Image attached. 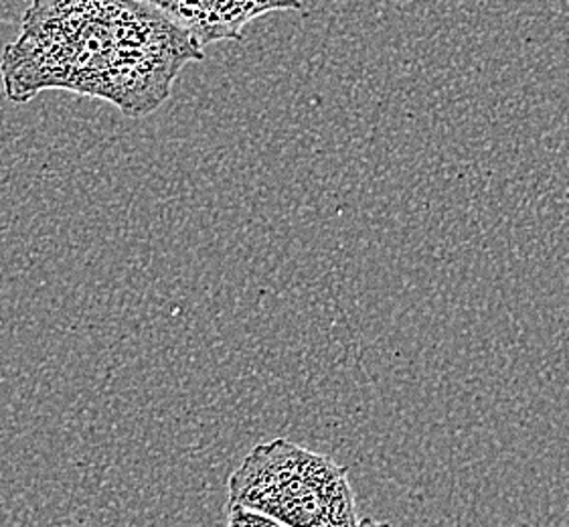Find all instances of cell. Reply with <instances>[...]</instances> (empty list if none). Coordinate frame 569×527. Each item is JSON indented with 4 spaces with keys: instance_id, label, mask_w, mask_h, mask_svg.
<instances>
[{
    "instance_id": "1",
    "label": "cell",
    "mask_w": 569,
    "mask_h": 527,
    "mask_svg": "<svg viewBox=\"0 0 569 527\" xmlns=\"http://www.w3.org/2000/svg\"><path fill=\"white\" fill-rule=\"evenodd\" d=\"M203 47L144 0H31L0 61L11 102L47 90L80 93L149 116L169 100Z\"/></svg>"
},
{
    "instance_id": "2",
    "label": "cell",
    "mask_w": 569,
    "mask_h": 527,
    "mask_svg": "<svg viewBox=\"0 0 569 527\" xmlns=\"http://www.w3.org/2000/svg\"><path fill=\"white\" fill-rule=\"evenodd\" d=\"M246 507L288 527H357L349 469L286 438L251 448L229 475L228 507Z\"/></svg>"
},
{
    "instance_id": "3",
    "label": "cell",
    "mask_w": 569,
    "mask_h": 527,
    "mask_svg": "<svg viewBox=\"0 0 569 527\" xmlns=\"http://www.w3.org/2000/svg\"><path fill=\"white\" fill-rule=\"evenodd\" d=\"M167 14L206 49L217 41L241 39L243 27L272 11H300V0H144Z\"/></svg>"
},
{
    "instance_id": "4",
    "label": "cell",
    "mask_w": 569,
    "mask_h": 527,
    "mask_svg": "<svg viewBox=\"0 0 569 527\" xmlns=\"http://www.w3.org/2000/svg\"><path fill=\"white\" fill-rule=\"evenodd\" d=\"M226 527H288L272 517L251 511L246 507H228V526Z\"/></svg>"
},
{
    "instance_id": "5",
    "label": "cell",
    "mask_w": 569,
    "mask_h": 527,
    "mask_svg": "<svg viewBox=\"0 0 569 527\" xmlns=\"http://www.w3.org/2000/svg\"><path fill=\"white\" fill-rule=\"evenodd\" d=\"M357 527H391L388 521H376V519H359Z\"/></svg>"
}]
</instances>
